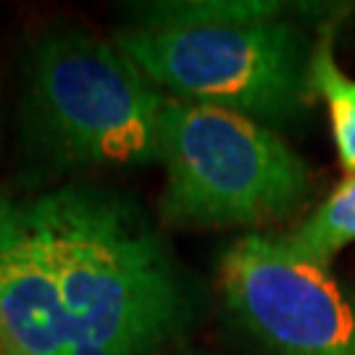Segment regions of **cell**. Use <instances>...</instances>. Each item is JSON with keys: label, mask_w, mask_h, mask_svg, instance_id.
Here are the masks:
<instances>
[{"label": "cell", "mask_w": 355, "mask_h": 355, "mask_svg": "<svg viewBox=\"0 0 355 355\" xmlns=\"http://www.w3.org/2000/svg\"><path fill=\"white\" fill-rule=\"evenodd\" d=\"M26 203L58 284L66 355H158L190 329L192 287L137 205L98 187Z\"/></svg>", "instance_id": "1"}, {"label": "cell", "mask_w": 355, "mask_h": 355, "mask_svg": "<svg viewBox=\"0 0 355 355\" xmlns=\"http://www.w3.org/2000/svg\"><path fill=\"white\" fill-rule=\"evenodd\" d=\"M158 161L171 227H261L292 216L311 192L305 161L274 129L177 98L161 108Z\"/></svg>", "instance_id": "2"}, {"label": "cell", "mask_w": 355, "mask_h": 355, "mask_svg": "<svg viewBox=\"0 0 355 355\" xmlns=\"http://www.w3.org/2000/svg\"><path fill=\"white\" fill-rule=\"evenodd\" d=\"M116 48L177 101L224 108L263 127H284L305 111L313 45L290 19L198 26H137Z\"/></svg>", "instance_id": "3"}, {"label": "cell", "mask_w": 355, "mask_h": 355, "mask_svg": "<svg viewBox=\"0 0 355 355\" xmlns=\"http://www.w3.org/2000/svg\"><path fill=\"white\" fill-rule=\"evenodd\" d=\"M32 101L45 140L66 161H158V119L166 98L105 40L85 32L48 35L32 55Z\"/></svg>", "instance_id": "4"}, {"label": "cell", "mask_w": 355, "mask_h": 355, "mask_svg": "<svg viewBox=\"0 0 355 355\" xmlns=\"http://www.w3.org/2000/svg\"><path fill=\"white\" fill-rule=\"evenodd\" d=\"M232 318L271 355H355V292L277 234H245L218 266Z\"/></svg>", "instance_id": "5"}, {"label": "cell", "mask_w": 355, "mask_h": 355, "mask_svg": "<svg viewBox=\"0 0 355 355\" xmlns=\"http://www.w3.org/2000/svg\"><path fill=\"white\" fill-rule=\"evenodd\" d=\"M0 337L26 355H66V321L29 203L0 198Z\"/></svg>", "instance_id": "6"}, {"label": "cell", "mask_w": 355, "mask_h": 355, "mask_svg": "<svg viewBox=\"0 0 355 355\" xmlns=\"http://www.w3.org/2000/svg\"><path fill=\"white\" fill-rule=\"evenodd\" d=\"M311 92L327 103L334 148L347 177L355 174V79L334 61V29L324 26L311 55Z\"/></svg>", "instance_id": "7"}, {"label": "cell", "mask_w": 355, "mask_h": 355, "mask_svg": "<svg viewBox=\"0 0 355 355\" xmlns=\"http://www.w3.org/2000/svg\"><path fill=\"white\" fill-rule=\"evenodd\" d=\"M282 237L292 250L321 266H331V258L355 242V174L345 177L313 214Z\"/></svg>", "instance_id": "8"}, {"label": "cell", "mask_w": 355, "mask_h": 355, "mask_svg": "<svg viewBox=\"0 0 355 355\" xmlns=\"http://www.w3.org/2000/svg\"><path fill=\"white\" fill-rule=\"evenodd\" d=\"M287 16L282 3L268 0H195V3H148L135 11L137 26H198L224 21H255Z\"/></svg>", "instance_id": "9"}, {"label": "cell", "mask_w": 355, "mask_h": 355, "mask_svg": "<svg viewBox=\"0 0 355 355\" xmlns=\"http://www.w3.org/2000/svg\"><path fill=\"white\" fill-rule=\"evenodd\" d=\"M0 355H26V353H21V350L11 347V345H8L6 340H3V337H0Z\"/></svg>", "instance_id": "10"}, {"label": "cell", "mask_w": 355, "mask_h": 355, "mask_svg": "<svg viewBox=\"0 0 355 355\" xmlns=\"http://www.w3.org/2000/svg\"><path fill=\"white\" fill-rule=\"evenodd\" d=\"M158 355H164V353H158Z\"/></svg>", "instance_id": "11"}]
</instances>
